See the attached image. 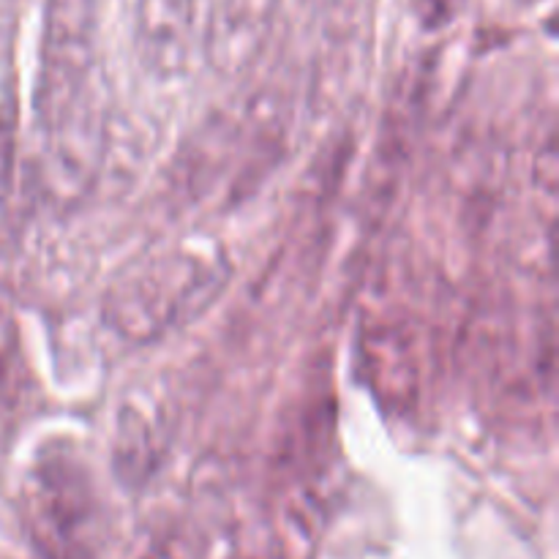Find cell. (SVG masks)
Instances as JSON below:
<instances>
[{"instance_id": "6da1fadb", "label": "cell", "mask_w": 559, "mask_h": 559, "mask_svg": "<svg viewBox=\"0 0 559 559\" xmlns=\"http://www.w3.org/2000/svg\"><path fill=\"white\" fill-rule=\"evenodd\" d=\"M216 282L211 262L197 257H169L156 262L140 278L120 287L112 304V320L129 336H156L183 314L200 309Z\"/></svg>"}]
</instances>
